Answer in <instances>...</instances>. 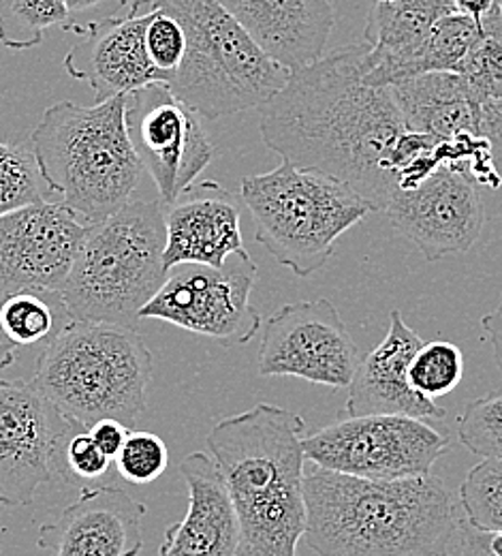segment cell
Listing matches in <instances>:
<instances>
[{"mask_svg":"<svg viewBox=\"0 0 502 556\" xmlns=\"http://www.w3.org/2000/svg\"><path fill=\"white\" fill-rule=\"evenodd\" d=\"M368 43L291 71L261 108L266 146L297 167L323 172L385 212L398 191L396 152L409 131L389 86L365 81Z\"/></svg>","mask_w":502,"mask_h":556,"instance_id":"6da1fadb","label":"cell"},{"mask_svg":"<svg viewBox=\"0 0 502 556\" xmlns=\"http://www.w3.org/2000/svg\"><path fill=\"white\" fill-rule=\"evenodd\" d=\"M308 546L321 556H451L462 507L436 476L363 480L304 469Z\"/></svg>","mask_w":502,"mask_h":556,"instance_id":"7a4b0ae2","label":"cell"},{"mask_svg":"<svg viewBox=\"0 0 502 556\" xmlns=\"http://www.w3.org/2000/svg\"><path fill=\"white\" fill-rule=\"evenodd\" d=\"M306 421L259 403L224 417L206 443L240 520V556H297L306 535Z\"/></svg>","mask_w":502,"mask_h":556,"instance_id":"3957f363","label":"cell"},{"mask_svg":"<svg viewBox=\"0 0 502 556\" xmlns=\"http://www.w3.org/2000/svg\"><path fill=\"white\" fill-rule=\"evenodd\" d=\"M127 97L92 108L61 101L50 105L30 146L41 176L86 227L133 202L142 163L125 123Z\"/></svg>","mask_w":502,"mask_h":556,"instance_id":"277c9868","label":"cell"},{"mask_svg":"<svg viewBox=\"0 0 502 556\" xmlns=\"http://www.w3.org/2000/svg\"><path fill=\"white\" fill-rule=\"evenodd\" d=\"M152 370V353L138 330L72 319L41 351L30 383L83 430L99 419L133 428L147 407Z\"/></svg>","mask_w":502,"mask_h":556,"instance_id":"5b68a950","label":"cell"},{"mask_svg":"<svg viewBox=\"0 0 502 556\" xmlns=\"http://www.w3.org/2000/svg\"><path fill=\"white\" fill-rule=\"evenodd\" d=\"M165 206L133 200L90 225L72 273L56 293L72 319L138 330L140 313L163 287L167 270Z\"/></svg>","mask_w":502,"mask_h":556,"instance_id":"8992f818","label":"cell"},{"mask_svg":"<svg viewBox=\"0 0 502 556\" xmlns=\"http://www.w3.org/2000/svg\"><path fill=\"white\" fill-rule=\"evenodd\" d=\"M186 33V52L169 90L202 118L259 110L288 73L270 59L218 0H154Z\"/></svg>","mask_w":502,"mask_h":556,"instance_id":"52a82bcc","label":"cell"},{"mask_svg":"<svg viewBox=\"0 0 502 556\" xmlns=\"http://www.w3.org/2000/svg\"><path fill=\"white\" fill-rule=\"evenodd\" d=\"M242 202L253 214L255 240L299 278L325 268L338 238L372 212L345 182L287 161L246 176Z\"/></svg>","mask_w":502,"mask_h":556,"instance_id":"ba28073f","label":"cell"},{"mask_svg":"<svg viewBox=\"0 0 502 556\" xmlns=\"http://www.w3.org/2000/svg\"><path fill=\"white\" fill-rule=\"evenodd\" d=\"M310 465L363 480H407L428 476L449 452V441L409 416H347L304 434Z\"/></svg>","mask_w":502,"mask_h":556,"instance_id":"9c48e42d","label":"cell"},{"mask_svg":"<svg viewBox=\"0 0 502 556\" xmlns=\"http://www.w3.org/2000/svg\"><path fill=\"white\" fill-rule=\"evenodd\" d=\"M255 282L250 255H231L222 268L182 264L169 270L140 317L167 321L222 348L246 345L261 330V313L250 302Z\"/></svg>","mask_w":502,"mask_h":556,"instance_id":"30bf717a","label":"cell"},{"mask_svg":"<svg viewBox=\"0 0 502 556\" xmlns=\"http://www.w3.org/2000/svg\"><path fill=\"white\" fill-rule=\"evenodd\" d=\"M75 430L30 381L0 379V505L26 507L39 488L72 484L65 445Z\"/></svg>","mask_w":502,"mask_h":556,"instance_id":"8fae6325","label":"cell"},{"mask_svg":"<svg viewBox=\"0 0 502 556\" xmlns=\"http://www.w3.org/2000/svg\"><path fill=\"white\" fill-rule=\"evenodd\" d=\"M125 123L142 169L152 178L165 208L178 202L215 159L202 116L163 81L127 94Z\"/></svg>","mask_w":502,"mask_h":556,"instance_id":"7c38bea8","label":"cell"},{"mask_svg":"<svg viewBox=\"0 0 502 556\" xmlns=\"http://www.w3.org/2000/svg\"><path fill=\"white\" fill-rule=\"evenodd\" d=\"M359 359L347 324L325 298L285 304L263 326L261 377H295L347 390Z\"/></svg>","mask_w":502,"mask_h":556,"instance_id":"4fadbf2b","label":"cell"},{"mask_svg":"<svg viewBox=\"0 0 502 556\" xmlns=\"http://www.w3.org/2000/svg\"><path fill=\"white\" fill-rule=\"evenodd\" d=\"M86 225L63 202L0 216V293H59L72 273Z\"/></svg>","mask_w":502,"mask_h":556,"instance_id":"5bb4252c","label":"cell"},{"mask_svg":"<svg viewBox=\"0 0 502 556\" xmlns=\"http://www.w3.org/2000/svg\"><path fill=\"white\" fill-rule=\"evenodd\" d=\"M385 214L428 262L471 251L486 225L479 187L449 167H438L413 189H398Z\"/></svg>","mask_w":502,"mask_h":556,"instance_id":"9a60e30c","label":"cell"},{"mask_svg":"<svg viewBox=\"0 0 502 556\" xmlns=\"http://www.w3.org/2000/svg\"><path fill=\"white\" fill-rule=\"evenodd\" d=\"M145 505L125 488H83L39 529L37 546L54 556H138L144 548Z\"/></svg>","mask_w":502,"mask_h":556,"instance_id":"2e32d148","label":"cell"},{"mask_svg":"<svg viewBox=\"0 0 502 556\" xmlns=\"http://www.w3.org/2000/svg\"><path fill=\"white\" fill-rule=\"evenodd\" d=\"M152 13L150 0H131L127 13L88 33L65 56L63 67L73 79L86 81L94 90V103L127 97L156 81L167 84L145 50V28Z\"/></svg>","mask_w":502,"mask_h":556,"instance_id":"e0dca14e","label":"cell"},{"mask_svg":"<svg viewBox=\"0 0 502 556\" xmlns=\"http://www.w3.org/2000/svg\"><path fill=\"white\" fill-rule=\"evenodd\" d=\"M424 339L404 321L402 313H389L387 337L359 359L349 383L347 416H409L442 419L447 409L413 390L409 366Z\"/></svg>","mask_w":502,"mask_h":556,"instance_id":"ac0fdd59","label":"cell"},{"mask_svg":"<svg viewBox=\"0 0 502 556\" xmlns=\"http://www.w3.org/2000/svg\"><path fill=\"white\" fill-rule=\"evenodd\" d=\"M165 229L163 266L167 273L182 264L222 268L231 255H248L240 229V206L216 182L193 185L167 206Z\"/></svg>","mask_w":502,"mask_h":556,"instance_id":"d6986e66","label":"cell"},{"mask_svg":"<svg viewBox=\"0 0 502 556\" xmlns=\"http://www.w3.org/2000/svg\"><path fill=\"white\" fill-rule=\"evenodd\" d=\"M180 473L189 488V509L167 527L156 556H240V520L215 458L193 452L180 463Z\"/></svg>","mask_w":502,"mask_h":556,"instance_id":"ffe728a7","label":"cell"},{"mask_svg":"<svg viewBox=\"0 0 502 556\" xmlns=\"http://www.w3.org/2000/svg\"><path fill=\"white\" fill-rule=\"evenodd\" d=\"M255 43L285 70L312 65L325 54L334 9L330 0H218Z\"/></svg>","mask_w":502,"mask_h":556,"instance_id":"44dd1931","label":"cell"},{"mask_svg":"<svg viewBox=\"0 0 502 556\" xmlns=\"http://www.w3.org/2000/svg\"><path fill=\"white\" fill-rule=\"evenodd\" d=\"M453 11L451 0L376 2L363 33L368 43L365 81L394 86L417 77L420 56L432 26Z\"/></svg>","mask_w":502,"mask_h":556,"instance_id":"7402d4cb","label":"cell"},{"mask_svg":"<svg viewBox=\"0 0 502 556\" xmlns=\"http://www.w3.org/2000/svg\"><path fill=\"white\" fill-rule=\"evenodd\" d=\"M411 131L436 139H486L488 97L460 73H426L389 86Z\"/></svg>","mask_w":502,"mask_h":556,"instance_id":"603a6c76","label":"cell"},{"mask_svg":"<svg viewBox=\"0 0 502 556\" xmlns=\"http://www.w3.org/2000/svg\"><path fill=\"white\" fill-rule=\"evenodd\" d=\"M50 293L15 291L0 300V339L9 348H30L50 341L61 328L56 311L48 300Z\"/></svg>","mask_w":502,"mask_h":556,"instance_id":"cb8c5ba5","label":"cell"},{"mask_svg":"<svg viewBox=\"0 0 502 556\" xmlns=\"http://www.w3.org/2000/svg\"><path fill=\"white\" fill-rule=\"evenodd\" d=\"M63 0H0V43L11 52L37 48L52 26H65Z\"/></svg>","mask_w":502,"mask_h":556,"instance_id":"d4e9b609","label":"cell"},{"mask_svg":"<svg viewBox=\"0 0 502 556\" xmlns=\"http://www.w3.org/2000/svg\"><path fill=\"white\" fill-rule=\"evenodd\" d=\"M52 189L41 176L33 146L0 141V216L50 202Z\"/></svg>","mask_w":502,"mask_h":556,"instance_id":"484cf974","label":"cell"},{"mask_svg":"<svg viewBox=\"0 0 502 556\" xmlns=\"http://www.w3.org/2000/svg\"><path fill=\"white\" fill-rule=\"evenodd\" d=\"M481 28L466 15L453 11L432 26L424 43L417 75L426 73H460L466 56L477 43Z\"/></svg>","mask_w":502,"mask_h":556,"instance_id":"4316f807","label":"cell"},{"mask_svg":"<svg viewBox=\"0 0 502 556\" xmlns=\"http://www.w3.org/2000/svg\"><path fill=\"white\" fill-rule=\"evenodd\" d=\"M466 359L462 349L447 341L422 343L409 366V381L415 392L436 401L453 392L464 379Z\"/></svg>","mask_w":502,"mask_h":556,"instance_id":"83f0119b","label":"cell"},{"mask_svg":"<svg viewBox=\"0 0 502 556\" xmlns=\"http://www.w3.org/2000/svg\"><path fill=\"white\" fill-rule=\"evenodd\" d=\"M466 520L479 529H502V458H486L468 471L458 492Z\"/></svg>","mask_w":502,"mask_h":556,"instance_id":"f1b7e54d","label":"cell"},{"mask_svg":"<svg viewBox=\"0 0 502 556\" xmlns=\"http://www.w3.org/2000/svg\"><path fill=\"white\" fill-rule=\"evenodd\" d=\"M460 443L479 458H502V390L468 403L458 419Z\"/></svg>","mask_w":502,"mask_h":556,"instance_id":"f546056e","label":"cell"},{"mask_svg":"<svg viewBox=\"0 0 502 556\" xmlns=\"http://www.w3.org/2000/svg\"><path fill=\"white\" fill-rule=\"evenodd\" d=\"M169 467V450L165 441L154 432H129L120 454L116 456V469L129 484H150L158 480Z\"/></svg>","mask_w":502,"mask_h":556,"instance_id":"4dcf8cb0","label":"cell"},{"mask_svg":"<svg viewBox=\"0 0 502 556\" xmlns=\"http://www.w3.org/2000/svg\"><path fill=\"white\" fill-rule=\"evenodd\" d=\"M460 75H464L477 90L502 99V20L481 28Z\"/></svg>","mask_w":502,"mask_h":556,"instance_id":"1f68e13d","label":"cell"},{"mask_svg":"<svg viewBox=\"0 0 502 556\" xmlns=\"http://www.w3.org/2000/svg\"><path fill=\"white\" fill-rule=\"evenodd\" d=\"M145 50L154 70L160 71L169 84L186 52V33L182 24L163 9H154L145 28Z\"/></svg>","mask_w":502,"mask_h":556,"instance_id":"d6a6232c","label":"cell"},{"mask_svg":"<svg viewBox=\"0 0 502 556\" xmlns=\"http://www.w3.org/2000/svg\"><path fill=\"white\" fill-rule=\"evenodd\" d=\"M110 463L112 458H107L96 447L88 430L79 428L69 437L65 445V465H67V473L72 478L73 486L101 480L110 471Z\"/></svg>","mask_w":502,"mask_h":556,"instance_id":"836d02e7","label":"cell"},{"mask_svg":"<svg viewBox=\"0 0 502 556\" xmlns=\"http://www.w3.org/2000/svg\"><path fill=\"white\" fill-rule=\"evenodd\" d=\"M67 22L65 33L86 37L101 24L120 17L123 11H129L131 0H63Z\"/></svg>","mask_w":502,"mask_h":556,"instance_id":"e575fe53","label":"cell"},{"mask_svg":"<svg viewBox=\"0 0 502 556\" xmlns=\"http://www.w3.org/2000/svg\"><path fill=\"white\" fill-rule=\"evenodd\" d=\"M455 556H502V529H479L462 511Z\"/></svg>","mask_w":502,"mask_h":556,"instance_id":"d590c367","label":"cell"},{"mask_svg":"<svg viewBox=\"0 0 502 556\" xmlns=\"http://www.w3.org/2000/svg\"><path fill=\"white\" fill-rule=\"evenodd\" d=\"M92 441L96 443V447L112 460H116V456L120 454L127 437H129V428L118 421V419H99L96 424H92L88 428Z\"/></svg>","mask_w":502,"mask_h":556,"instance_id":"8d00e7d4","label":"cell"},{"mask_svg":"<svg viewBox=\"0 0 502 556\" xmlns=\"http://www.w3.org/2000/svg\"><path fill=\"white\" fill-rule=\"evenodd\" d=\"M481 328H484V332H486V337H488V341L492 345L497 366L502 370V293L499 306L492 313L481 317Z\"/></svg>","mask_w":502,"mask_h":556,"instance_id":"74e56055","label":"cell"},{"mask_svg":"<svg viewBox=\"0 0 502 556\" xmlns=\"http://www.w3.org/2000/svg\"><path fill=\"white\" fill-rule=\"evenodd\" d=\"M15 359H17V351L13 348H9L7 343H2V339H0V370L13 366Z\"/></svg>","mask_w":502,"mask_h":556,"instance_id":"f35d334b","label":"cell"},{"mask_svg":"<svg viewBox=\"0 0 502 556\" xmlns=\"http://www.w3.org/2000/svg\"><path fill=\"white\" fill-rule=\"evenodd\" d=\"M376 2H394V0H376Z\"/></svg>","mask_w":502,"mask_h":556,"instance_id":"ab89813d","label":"cell"},{"mask_svg":"<svg viewBox=\"0 0 502 556\" xmlns=\"http://www.w3.org/2000/svg\"><path fill=\"white\" fill-rule=\"evenodd\" d=\"M150 2H154V0H150Z\"/></svg>","mask_w":502,"mask_h":556,"instance_id":"60d3db41","label":"cell"}]
</instances>
